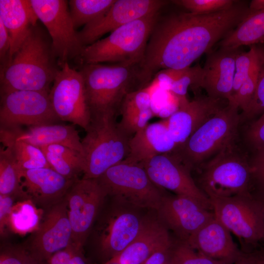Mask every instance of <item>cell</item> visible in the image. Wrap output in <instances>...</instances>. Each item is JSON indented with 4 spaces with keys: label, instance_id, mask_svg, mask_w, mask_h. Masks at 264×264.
<instances>
[{
    "label": "cell",
    "instance_id": "d6986e66",
    "mask_svg": "<svg viewBox=\"0 0 264 264\" xmlns=\"http://www.w3.org/2000/svg\"><path fill=\"white\" fill-rule=\"evenodd\" d=\"M240 49L226 50L219 48L211 50L207 57L199 83V87L204 89L208 96L216 99H231L235 60Z\"/></svg>",
    "mask_w": 264,
    "mask_h": 264
},
{
    "label": "cell",
    "instance_id": "277c9868",
    "mask_svg": "<svg viewBox=\"0 0 264 264\" xmlns=\"http://www.w3.org/2000/svg\"><path fill=\"white\" fill-rule=\"evenodd\" d=\"M116 115L113 112L91 115L86 135L82 139L83 178H97L127 157L131 137L120 129Z\"/></svg>",
    "mask_w": 264,
    "mask_h": 264
},
{
    "label": "cell",
    "instance_id": "681fc988",
    "mask_svg": "<svg viewBox=\"0 0 264 264\" xmlns=\"http://www.w3.org/2000/svg\"><path fill=\"white\" fill-rule=\"evenodd\" d=\"M10 48V38L8 30L0 20V67L8 61Z\"/></svg>",
    "mask_w": 264,
    "mask_h": 264
},
{
    "label": "cell",
    "instance_id": "f1b7e54d",
    "mask_svg": "<svg viewBox=\"0 0 264 264\" xmlns=\"http://www.w3.org/2000/svg\"><path fill=\"white\" fill-rule=\"evenodd\" d=\"M43 212L29 198L22 199L12 207L8 220V228L13 232L24 235L35 232L43 219Z\"/></svg>",
    "mask_w": 264,
    "mask_h": 264
},
{
    "label": "cell",
    "instance_id": "8d00e7d4",
    "mask_svg": "<svg viewBox=\"0 0 264 264\" xmlns=\"http://www.w3.org/2000/svg\"><path fill=\"white\" fill-rule=\"evenodd\" d=\"M201 72L202 67L199 65L187 67L183 74L171 85L169 90L177 97L178 101L188 100L186 98L188 88H199Z\"/></svg>",
    "mask_w": 264,
    "mask_h": 264
},
{
    "label": "cell",
    "instance_id": "b9f144b4",
    "mask_svg": "<svg viewBox=\"0 0 264 264\" xmlns=\"http://www.w3.org/2000/svg\"><path fill=\"white\" fill-rule=\"evenodd\" d=\"M244 140L252 152L264 147V114L248 126Z\"/></svg>",
    "mask_w": 264,
    "mask_h": 264
},
{
    "label": "cell",
    "instance_id": "7c38bea8",
    "mask_svg": "<svg viewBox=\"0 0 264 264\" xmlns=\"http://www.w3.org/2000/svg\"><path fill=\"white\" fill-rule=\"evenodd\" d=\"M50 100L60 120L67 121L85 131L91 120L85 83L81 72L68 63L60 66L50 89Z\"/></svg>",
    "mask_w": 264,
    "mask_h": 264
},
{
    "label": "cell",
    "instance_id": "f5cc1de1",
    "mask_svg": "<svg viewBox=\"0 0 264 264\" xmlns=\"http://www.w3.org/2000/svg\"><path fill=\"white\" fill-rule=\"evenodd\" d=\"M251 13L258 12L264 10V0H252L248 6Z\"/></svg>",
    "mask_w": 264,
    "mask_h": 264
},
{
    "label": "cell",
    "instance_id": "4fadbf2b",
    "mask_svg": "<svg viewBox=\"0 0 264 264\" xmlns=\"http://www.w3.org/2000/svg\"><path fill=\"white\" fill-rule=\"evenodd\" d=\"M107 194L96 178L76 179L65 196L72 243L83 247Z\"/></svg>",
    "mask_w": 264,
    "mask_h": 264
},
{
    "label": "cell",
    "instance_id": "cb8c5ba5",
    "mask_svg": "<svg viewBox=\"0 0 264 264\" xmlns=\"http://www.w3.org/2000/svg\"><path fill=\"white\" fill-rule=\"evenodd\" d=\"M144 220L136 214L123 211L114 214L106 222L100 238V248L108 260L125 249L139 233Z\"/></svg>",
    "mask_w": 264,
    "mask_h": 264
},
{
    "label": "cell",
    "instance_id": "9c48e42d",
    "mask_svg": "<svg viewBox=\"0 0 264 264\" xmlns=\"http://www.w3.org/2000/svg\"><path fill=\"white\" fill-rule=\"evenodd\" d=\"M96 179L107 195L138 207L157 211L164 196L138 163L123 161Z\"/></svg>",
    "mask_w": 264,
    "mask_h": 264
},
{
    "label": "cell",
    "instance_id": "52a82bcc",
    "mask_svg": "<svg viewBox=\"0 0 264 264\" xmlns=\"http://www.w3.org/2000/svg\"><path fill=\"white\" fill-rule=\"evenodd\" d=\"M136 66L100 64H83L82 74L92 114L119 110L126 95L136 80Z\"/></svg>",
    "mask_w": 264,
    "mask_h": 264
},
{
    "label": "cell",
    "instance_id": "7bdbcfd3",
    "mask_svg": "<svg viewBox=\"0 0 264 264\" xmlns=\"http://www.w3.org/2000/svg\"><path fill=\"white\" fill-rule=\"evenodd\" d=\"M52 153L80 166L84 167V158L80 152L69 147L58 144H52L40 148Z\"/></svg>",
    "mask_w": 264,
    "mask_h": 264
},
{
    "label": "cell",
    "instance_id": "1f68e13d",
    "mask_svg": "<svg viewBox=\"0 0 264 264\" xmlns=\"http://www.w3.org/2000/svg\"><path fill=\"white\" fill-rule=\"evenodd\" d=\"M257 51V81L254 96L241 121L250 120L264 114V44L255 45Z\"/></svg>",
    "mask_w": 264,
    "mask_h": 264
},
{
    "label": "cell",
    "instance_id": "30bf717a",
    "mask_svg": "<svg viewBox=\"0 0 264 264\" xmlns=\"http://www.w3.org/2000/svg\"><path fill=\"white\" fill-rule=\"evenodd\" d=\"M38 18L47 29L59 66L76 57L84 48L65 0H30Z\"/></svg>",
    "mask_w": 264,
    "mask_h": 264
},
{
    "label": "cell",
    "instance_id": "5bb4252c",
    "mask_svg": "<svg viewBox=\"0 0 264 264\" xmlns=\"http://www.w3.org/2000/svg\"><path fill=\"white\" fill-rule=\"evenodd\" d=\"M150 179L160 188L190 197L213 211L209 198L200 190L189 170L173 153L154 156L141 163Z\"/></svg>",
    "mask_w": 264,
    "mask_h": 264
},
{
    "label": "cell",
    "instance_id": "7a4b0ae2",
    "mask_svg": "<svg viewBox=\"0 0 264 264\" xmlns=\"http://www.w3.org/2000/svg\"><path fill=\"white\" fill-rule=\"evenodd\" d=\"M59 69L51 43L34 26L11 59L0 67V94L15 90L49 91Z\"/></svg>",
    "mask_w": 264,
    "mask_h": 264
},
{
    "label": "cell",
    "instance_id": "3957f363",
    "mask_svg": "<svg viewBox=\"0 0 264 264\" xmlns=\"http://www.w3.org/2000/svg\"><path fill=\"white\" fill-rule=\"evenodd\" d=\"M159 12L124 25L107 37L84 47L80 58L83 64L109 62L136 66L142 61L152 29Z\"/></svg>",
    "mask_w": 264,
    "mask_h": 264
},
{
    "label": "cell",
    "instance_id": "f546056e",
    "mask_svg": "<svg viewBox=\"0 0 264 264\" xmlns=\"http://www.w3.org/2000/svg\"><path fill=\"white\" fill-rule=\"evenodd\" d=\"M22 172L10 150L0 148V195L29 198L22 185Z\"/></svg>",
    "mask_w": 264,
    "mask_h": 264
},
{
    "label": "cell",
    "instance_id": "7dc6e473",
    "mask_svg": "<svg viewBox=\"0 0 264 264\" xmlns=\"http://www.w3.org/2000/svg\"><path fill=\"white\" fill-rule=\"evenodd\" d=\"M83 247L72 243L65 248L52 255L46 261V264H68L76 252Z\"/></svg>",
    "mask_w": 264,
    "mask_h": 264
},
{
    "label": "cell",
    "instance_id": "484cf974",
    "mask_svg": "<svg viewBox=\"0 0 264 264\" xmlns=\"http://www.w3.org/2000/svg\"><path fill=\"white\" fill-rule=\"evenodd\" d=\"M3 130L16 139L37 147L61 145L80 152L84 156L82 140L78 131L72 125L55 123L28 127L25 130L21 127Z\"/></svg>",
    "mask_w": 264,
    "mask_h": 264
},
{
    "label": "cell",
    "instance_id": "4dcf8cb0",
    "mask_svg": "<svg viewBox=\"0 0 264 264\" xmlns=\"http://www.w3.org/2000/svg\"><path fill=\"white\" fill-rule=\"evenodd\" d=\"M115 0H70L69 11L75 28L86 25L103 16Z\"/></svg>",
    "mask_w": 264,
    "mask_h": 264
},
{
    "label": "cell",
    "instance_id": "8992f818",
    "mask_svg": "<svg viewBox=\"0 0 264 264\" xmlns=\"http://www.w3.org/2000/svg\"><path fill=\"white\" fill-rule=\"evenodd\" d=\"M240 121L239 108L228 103L172 153L190 171L198 170L207 159L236 142Z\"/></svg>",
    "mask_w": 264,
    "mask_h": 264
},
{
    "label": "cell",
    "instance_id": "83f0119b",
    "mask_svg": "<svg viewBox=\"0 0 264 264\" xmlns=\"http://www.w3.org/2000/svg\"><path fill=\"white\" fill-rule=\"evenodd\" d=\"M0 141L8 148L22 171L50 168L41 149L28 142L14 137L7 131L0 129Z\"/></svg>",
    "mask_w": 264,
    "mask_h": 264
},
{
    "label": "cell",
    "instance_id": "6da1fadb",
    "mask_svg": "<svg viewBox=\"0 0 264 264\" xmlns=\"http://www.w3.org/2000/svg\"><path fill=\"white\" fill-rule=\"evenodd\" d=\"M248 6L237 2L215 13H175L158 18L150 34L137 78L143 87L160 70L184 69L234 30L249 14Z\"/></svg>",
    "mask_w": 264,
    "mask_h": 264
},
{
    "label": "cell",
    "instance_id": "6f0895ef",
    "mask_svg": "<svg viewBox=\"0 0 264 264\" xmlns=\"http://www.w3.org/2000/svg\"><path fill=\"white\" fill-rule=\"evenodd\" d=\"M263 264H264V256H263Z\"/></svg>",
    "mask_w": 264,
    "mask_h": 264
},
{
    "label": "cell",
    "instance_id": "c3c4849f",
    "mask_svg": "<svg viewBox=\"0 0 264 264\" xmlns=\"http://www.w3.org/2000/svg\"><path fill=\"white\" fill-rule=\"evenodd\" d=\"M187 68L181 69H164L158 71L155 75V80L158 84L169 89L171 85L178 79Z\"/></svg>",
    "mask_w": 264,
    "mask_h": 264
},
{
    "label": "cell",
    "instance_id": "ba28073f",
    "mask_svg": "<svg viewBox=\"0 0 264 264\" xmlns=\"http://www.w3.org/2000/svg\"><path fill=\"white\" fill-rule=\"evenodd\" d=\"M209 199L215 217L237 237L242 252L262 248L264 219L259 199L253 195Z\"/></svg>",
    "mask_w": 264,
    "mask_h": 264
},
{
    "label": "cell",
    "instance_id": "836d02e7",
    "mask_svg": "<svg viewBox=\"0 0 264 264\" xmlns=\"http://www.w3.org/2000/svg\"><path fill=\"white\" fill-rule=\"evenodd\" d=\"M152 90L150 87L142 88L128 93L120 107L122 116L152 108Z\"/></svg>",
    "mask_w": 264,
    "mask_h": 264
},
{
    "label": "cell",
    "instance_id": "ac0fdd59",
    "mask_svg": "<svg viewBox=\"0 0 264 264\" xmlns=\"http://www.w3.org/2000/svg\"><path fill=\"white\" fill-rule=\"evenodd\" d=\"M222 100L199 96L191 101L178 102L177 109L166 119L169 132L176 147L183 144L198 128L224 107Z\"/></svg>",
    "mask_w": 264,
    "mask_h": 264
},
{
    "label": "cell",
    "instance_id": "f35d334b",
    "mask_svg": "<svg viewBox=\"0 0 264 264\" xmlns=\"http://www.w3.org/2000/svg\"><path fill=\"white\" fill-rule=\"evenodd\" d=\"M257 61L255 66L249 75L242 84L241 86L232 96L228 104L234 105L242 110H246L250 103L255 91L257 81Z\"/></svg>",
    "mask_w": 264,
    "mask_h": 264
},
{
    "label": "cell",
    "instance_id": "60d3db41",
    "mask_svg": "<svg viewBox=\"0 0 264 264\" xmlns=\"http://www.w3.org/2000/svg\"><path fill=\"white\" fill-rule=\"evenodd\" d=\"M41 150L50 168L63 176L76 179L78 174L83 173V169L78 165L45 150Z\"/></svg>",
    "mask_w": 264,
    "mask_h": 264
},
{
    "label": "cell",
    "instance_id": "9a60e30c",
    "mask_svg": "<svg viewBox=\"0 0 264 264\" xmlns=\"http://www.w3.org/2000/svg\"><path fill=\"white\" fill-rule=\"evenodd\" d=\"M33 233L25 249L40 261L46 262L72 243V228L65 197L48 208L39 228Z\"/></svg>",
    "mask_w": 264,
    "mask_h": 264
},
{
    "label": "cell",
    "instance_id": "bcb514c9",
    "mask_svg": "<svg viewBox=\"0 0 264 264\" xmlns=\"http://www.w3.org/2000/svg\"><path fill=\"white\" fill-rule=\"evenodd\" d=\"M174 242L173 241L157 249L142 264H169Z\"/></svg>",
    "mask_w": 264,
    "mask_h": 264
},
{
    "label": "cell",
    "instance_id": "d4e9b609",
    "mask_svg": "<svg viewBox=\"0 0 264 264\" xmlns=\"http://www.w3.org/2000/svg\"><path fill=\"white\" fill-rule=\"evenodd\" d=\"M38 20L30 0H0V20L10 38L8 61L19 50L31 28L37 25Z\"/></svg>",
    "mask_w": 264,
    "mask_h": 264
},
{
    "label": "cell",
    "instance_id": "7402d4cb",
    "mask_svg": "<svg viewBox=\"0 0 264 264\" xmlns=\"http://www.w3.org/2000/svg\"><path fill=\"white\" fill-rule=\"evenodd\" d=\"M172 242L168 229L161 221L145 220L133 241L105 264H142L157 249Z\"/></svg>",
    "mask_w": 264,
    "mask_h": 264
},
{
    "label": "cell",
    "instance_id": "9f6ffc18",
    "mask_svg": "<svg viewBox=\"0 0 264 264\" xmlns=\"http://www.w3.org/2000/svg\"><path fill=\"white\" fill-rule=\"evenodd\" d=\"M169 264H178L171 257V260L169 263Z\"/></svg>",
    "mask_w": 264,
    "mask_h": 264
},
{
    "label": "cell",
    "instance_id": "f907efd6",
    "mask_svg": "<svg viewBox=\"0 0 264 264\" xmlns=\"http://www.w3.org/2000/svg\"><path fill=\"white\" fill-rule=\"evenodd\" d=\"M264 248L256 250L250 253H243L234 264H263Z\"/></svg>",
    "mask_w": 264,
    "mask_h": 264
},
{
    "label": "cell",
    "instance_id": "e0dca14e",
    "mask_svg": "<svg viewBox=\"0 0 264 264\" xmlns=\"http://www.w3.org/2000/svg\"><path fill=\"white\" fill-rule=\"evenodd\" d=\"M157 211L160 221L182 242L215 216L195 199L177 195H164Z\"/></svg>",
    "mask_w": 264,
    "mask_h": 264
},
{
    "label": "cell",
    "instance_id": "ffe728a7",
    "mask_svg": "<svg viewBox=\"0 0 264 264\" xmlns=\"http://www.w3.org/2000/svg\"><path fill=\"white\" fill-rule=\"evenodd\" d=\"M22 178L27 197L48 208L64 198L76 179H68L49 168L22 171Z\"/></svg>",
    "mask_w": 264,
    "mask_h": 264
},
{
    "label": "cell",
    "instance_id": "11a10c76",
    "mask_svg": "<svg viewBox=\"0 0 264 264\" xmlns=\"http://www.w3.org/2000/svg\"><path fill=\"white\" fill-rule=\"evenodd\" d=\"M261 201L262 211L263 213V215L264 219V199H259Z\"/></svg>",
    "mask_w": 264,
    "mask_h": 264
},
{
    "label": "cell",
    "instance_id": "e575fe53",
    "mask_svg": "<svg viewBox=\"0 0 264 264\" xmlns=\"http://www.w3.org/2000/svg\"><path fill=\"white\" fill-rule=\"evenodd\" d=\"M256 61L257 51L255 45H251L248 51L243 52L239 50L235 60L232 97L249 75L256 65Z\"/></svg>",
    "mask_w": 264,
    "mask_h": 264
},
{
    "label": "cell",
    "instance_id": "f6af8a7d",
    "mask_svg": "<svg viewBox=\"0 0 264 264\" xmlns=\"http://www.w3.org/2000/svg\"><path fill=\"white\" fill-rule=\"evenodd\" d=\"M16 198V197L12 196L0 195V232L1 235H3L6 228H8L9 218Z\"/></svg>",
    "mask_w": 264,
    "mask_h": 264
},
{
    "label": "cell",
    "instance_id": "44dd1931",
    "mask_svg": "<svg viewBox=\"0 0 264 264\" xmlns=\"http://www.w3.org/2000/svg\"><path fill=\"white\" fill-rule=\"evenodd\" d=\"M231 234L215 216L184 242L209 257L236 261L243 252L234 242Z\"/></svg>",
    "mask_w": 264,
    "mask_h": 264
},
{
    "label": "cell",
    "instance_id": "2e32d148",
    "mask_svg": "<svg viewBox=\"0 0 264 264\" xmlns=\"http://www.w3.org/2000/svg\"><path fill=\"white\" fill-rule=\"evenodd\" d=\"M168 3L162 0H115L101 17L85 25L78 32L80 40L86 46L104 35L134 21L159 12Z\"/></svg>",
    "mask_w": 264,
    "mask_h": 264
},
{
    "label": "cell",
    "instance_id": "d6a6232c",
    "mask_svg": "<svg viewBox=\"0 0 264 264\" xmlns=\"http://www.w3.org/2000/svg\"><path fill=\"white\" fill-rule=\"evenodd\" d=\"M171 257L178 264H234L235 262L232 260L209 257L178 240L174 242Z\"/></svg>",
    "mask_w": 264,
    "mask_h": 264
},
{
    "label": "cell",
    "instance_id": "d590c367",
    "mask_svg": "<svg viewBox=\"0 0 264 264\" xmlns=\"http://www.w3.org/2000/svg\"><path fill=\"white\" fill-rule=\"evenodd\" d=\"M237 0H175L171 1L187 9L189 12L206 14L231 7Z\"/></svg>",
    "mask_w": 264,
    "mask_h": 264
},
{
    "label": "cell",
    "instance_id": "ab89813d",
    "mask_svg": "<svg viewBox=\"0 0 264 264\" xmlns=\"http://www.w3.org/2000/svg\"><path fill=\"white\" fill-rule=\"evenodd\" d=\"M154 116L152 108L139 112L122 116L118 123L120 129L128 136L132 137L136 132L144 129L149 121Z\"/></svg>",
    "mask_w": 264,
    "mask_h": 264
},
{
    "label": "cell",
    "instance_id": "816d5d0a",
    "mask_svg": "<svg viewBox=\"0 0 264 264\" xmlns=\"http://www.w3.org/2000/svg\"><path fill=\"white\" fill-rule=\"evenodd\" d=\"M68 264H90L83 252V248L79 249L70 260Z\"/></svg>",
    "mask_w": 264,
    "mask_h": 264
},
{
    "label": "cell",
    "instance_id": "ee69618b",
    "mask_svg": "<svg viewBox=\"0 0 264 264\" xmlns=\"http://www.w3.org/2000/svg\"><path fill=\"white\" fill-rule=\"evenodd\" d=\"M27 252L22 247H10L1 251L0 264H23Z\"/></svg>",
    "mask_w": 264,
    "mask_h": 264
},
{
    "label": "cell",
    "instance_id": "74e56055",
    "mask_svg": "<svg viewBox=\"0 0 264 264\" xmlns=\"http://www.w3.org/2000/svg\"><path fill=\"white\" fill-rule=\"evenodd\" d=\"M252 173V195L264 199V147L253 152L249 157Z\"/></svg>",
    "mask_w": 264,
    "mask_h": 264
},
{
    "label": "cell",
    "instance_id": "db71d44e",
    "mask_svg": "<svg viewBox=\"0 0 264 264\" xmlns=\"http://www.w3.org/2000/svg\"><path fill=\"white\" fill-rule=\"evenodd\" d=\"M44 261H40L36 259L27 252L23 264H41Z\"/></svg>",
    "mask_w": 264,
    "mask_h": 264
},
{
    "label": "cell",
    "instance_id": "4316f807",
    "mask_svg": "<svg viewBox=\"0 0 264 264\" xmlns=\"http://www.w3.org/2000/svg\"><path fill=\"white\" fill-rule=\"evenodd\" d=\"M264 41V10L249 14L236 27L218 43L220 48L236 50L243 45H256Z\"/></svg>",
    "mask_w": 264,
    "mask_h": 264
},
{
    "label": "cell",
    "instance_id": "5b68a950",
    "mask_svg": "<svg viewBox=\"0 0 264 264\" xmlns=\"http://www.w3.org/2000/svg\"><path fill=\"white\" fill-rule=\"evenodd\" d=\"M238 147L227 146L198 169L197 184L209 198L252 195L249 157Z\"/></svg>",
    "mask_w": 264,
    "mask_h": 264
},
{
    "label": "cell",
    "instance_id": "603a6c76",
    "mask_svg": "<svg viewBox=\"0 0 264 264\" xmlns=\"http://www.w3.org/2000/svg\"><path fill=\"white\" fill-rule=\"evenodd\" d=\"M176 147L166 120H162L148 124L131 138L129 154L123 161L140 163L154 156L172 153Z\"/></svg>",
    "mask_w": 264,
    "mask_h": 264
},
{
    "label": "cell",
    "instance_id": "8fae6325",
    "mask_svg": "<svg viewBox=\"0 0 264 264\" xmlns=\"http://www.w3.org/2000/svg\"><path fill=\"white\" fill-rule=\"evenodd\" d=\"M48 91L15 90L0 94V129L57 123Z\"/></svg>",
    "mask_w": 264,
    "mask_h": 264
}]
</instances>
